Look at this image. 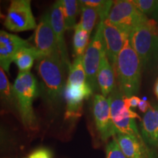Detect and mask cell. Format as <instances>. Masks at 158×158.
<instances>
[{"mask_svg":"<svg viewBox=\"0 0 158 158\" xmlns=\"http://www.w3.org/2000/svg\"><path fill=\"white\" fill-rule=\"evenodd\" d=\"M62 14L64 16L66 30L76 28V17L78 13L79 2L76 0H59Z\"/></svg>","mask_w":158,"mask_h":158,"instance_id":"obj_20","label":"cell"},{"mask_svg":"<svg viewBox=\"0 0 158 158\" xmlns=\"http://www.w3.org/2000/svg\"><path fill=\"white\" fill-rule=\"evenodd\" d=\"M83 56L77 57L70 64L68 69V84L73 86H84L88 84L83 64Z\"/></svg>","mask_w":158,"mask_h":158,"instance_id":"obj_21","label":"cell"},{"mask_svg":"<svg viewBox=\"0 0 158 158\" xmlns=\"http://www.w3.org/2000/svg\"><path fill=\"white\" fill-rule=\"evenodd\" d=\"M107 20L130 35L133 29L149 19L133 5L132 1L117 0L114 1Z\"/></svg>","mask_w":158,"mask_h":158,"instance_id":"obj_5","label":"cell"},{"mask_svg":"<svg viewBox=\"0 0 158 158\" xmlns=\"http://www.w3.org/2000/svg\"><path fill=\"white\" fill-rule=\"evenodd\" d=\"M90 34L81 28L78 23L76 26L73 35V56L79 57L84 56L85 51L87 48L89 41Z\"/></svg>","mask_w":158,"mask_h":158,"instance_id":"obj_22","label":"cell"},{"mask_svg":"<svg viewBox=\"0 0 158 158\" xmlns=\"http://www.w3.org/2000/svg\"><path fill=\"white\" fill-rule=\"evenodd\" d=\"M141 99L138 98L137 96L133 95L130 97V98H124V102L125 106H127V108H129L131 109V108H135L138 107V105H139L140 102H141Z\"/></svg>","mask_w":158,"mask_h":158,"instance_id":"obj_28","label":"cell"},{"mask_svg":"<svg viewBox=\"0 0 158 158\" xmlns=\"http://www.w3.org/2000/svg\"><path fill=\"white\" fill-rule=\"evenodd\" d=\"M52 152L48 148H38L34 150L25 158H52Z\"/></svg>","mask_w":158,"mask_h":158,"instance_id":"obj_27","label":"cell"},{"mask_svg":"<svg viewBox=\"0 0 158 158\" xmlns=\"http://www.w3.org/2000/svg\"><path fill=\"white\" fill-rule=\"evenodd\" d=\"M30 46L31 45L29 40L0 30V68L9 73L11 63L14 62L17 53L21 48Z\"/></svg>","mask_w":158,"mask_h":158,"instance_id":"obj_11","label":"cell"},{"mask_svg":"<svg viewBox=\"0 0 158 158\" xmlns=\"http://www.w3.org/2000/svg\"><path fill=\"white\" fill-rule=\"evenodd\" d=\"M141 62L132 48L128 38L116 59L114 69L117 75L119 90L124 98L135 95L141 86Z\"/></svg>","mask_w":158,"mask_h":158,"instance_id":"obj_1","label":"cell"},{"mask_svg":"<svg viewBox=\"0 0 158 158\" xmlns=\"http://www.w3.org/2000/svg\"><path fill=\"white\" fill-rule=\"evenodd\" d=\"M50 22L54 31L57 43L59 54L64 64L65 68L69 69L71 63L69 61V57L67 50L66 43L64 40V31L66 30L64 25V16L59 1H57L52 5L49 13Z\"/></svg>","mask_w":158,"mask_h":158,"instance_id":"obj_13","label":"cell"},{"mask_svg":"<svg viewBox=\"0 0 158 158\" xmlns=\"http://www.w3.org/2000/svg\"><path fill=\"white\" fill-rule=\"evenodd\" d=\"M5 18L4 16V15L2 13V11H1V1H0V19H2Z\"/></svg>","mask_w":158,"mask_h":158,"instance_id":"obj_31","label":"cell"},{"mask_svg":"<svg viewBox=\"0 0 158 158\" xmlns=\"http://www.w3.org/2000/svg\"><path fill=\"white\" fill-rule=\"evenodd\" d=\"M35 47L43 56L59 52L54 31L48 13H45L37 26L35 33Z\"/></svg>","mask_w":158,"mask_h":158,"instance_id":"obj_12","label":"cell"},{"mask_svg":"<svg viewBox=\"0 0 158 158\" xmlns=\"http://www.w3.org/2000/svg\"><path fill=\"white\" fill-rule=\"evenodd\" d=\"M98 84L102 95L106 98L115 89V74L114 68L110 64L107 56L104 55L100 62L97 76Z\"/></svg>","mask_w":158,"mask_h":158,"instance_id":"obj_17","label":"cell"},{"mask_svg":"<svg viewBox=\"0 0 158 158\" xmlns=\"http://www.w3.org/2000/svg\"><path fill=\"white\" fill-rule=\"evenodd\" d=\"M4 26L13 32L36 29L37 23L31 11L30 0H12Z\"/></svg>","mask_w":158,"mask_h":158,"instance_id":"obj_7","label":"cell"},{"mask_svg":"<svg viewBox=\"0 0 158 158\" xmlns=\"http://www.w3.org/2000/svg\"><path fill=\"white\" fill-rule=\"evenodd\" d=\"M79 5L81 8V21L80 23H78V25L80 26L81 28L91 34L92 29L95 26L97 19L98 16V13L92 7L81 5L80 4Z\"/></svg>","mask_w":158,"mask_h":158,"instance_id":"obj_24","label":"cell"},{"mask_svg":"<svg viewBox=\"0 0 158 158\" xmlns=\"http://www.w3.org/2000/svg\"><path fill=\"white\" fill-rule=\"evenodd\" d=\"M129 40L142 68L158 60V23L155 19H149L133 29Z\"/></svg>","mask_w":158,"mask_h":158,"instance_id":"obj_4","label":"cell"},{"mask_svg":"<svg viewBox=\"0 0 158 158\" xmlns=\"http://www.w3.org/2000/svg\"><path fill=\"white\" fill-rule=\"evenodd\" d=\"M15 146L16 141L14 136L0 124V155L9 152Z\"/></svg>","mask_w":158,"mask_h":158,"instance_id":"obj_25","label":"cell"},{"mask_svg":"<svg viewBox=\"0 0 158 158\" xmlns=\"http://www.w3.org/2000/svg\"><path fill=\"white\" fill-rule=\"evenodd\" d=\"M154 90H155V93L156 94V96H157V98H158V79L155 84V88H154Z\"/></svg>","mask_w":158,"mask_h":158,"instance_id":"obj_30","label":"cell"},{"mask_svg":"<svg viewBox=\"0 0 158 158\" xmlns=\"http://www.w3.org/2000/svg\"><path fill=\"white\" fill-rule=\"evenodd\" d=\"M106 158H126L115 137H113V139L106 146Z\"/></svg>","mask_w":158,"mask_h":158,"instance_id":"obj_26","label":"cell"},{"mask_svg":"<svg viewBox=\"0 0 158 158\" xmlns=\"http://www.w3.org/2000/svg\"><path fill=\"white\" fill-rule=\"evenodd\" d=\"M114 137L126 158H149L143 139L119 133Z\"/></svg>","mask_w":158,"mask_h":158,"instance_id":"obj_14","label":"cell"},{"mask_svg":"<svg viewBox=\"0 0 158 158\" xmlns=\"http://www.w3.org/2000/svg\"><path fill=\"white\" fill-rule=\"evenodd\" d=\"M102 23L106 56L114 68L118 54L126 40L129 38L130 35L114 25L108 20L102 21Z\"/></svg>","mask_w":158,"mask_h":158,"instance_id":"obj_10","label":"cell"},{"mask_svg":"<svg viewBox=\"0 0 158 158\" xmlns=\"http://www.w3.org/2000/svg\"><path fill=\"white\" fill-rule=\"evenodd\" d=\"M92 111L95 125L100 138L106 141L117 133L110 116V101L102 94H95L93 99Z\"/></svg>","mask_w":158,"mask_h":158,"instance_id":"obj_8","label":"cell"},{"mask_svg":"<svg viewBox=\"0 0 158 158\" xmlns=\"http://www.w3.org/2000/svg\"><path fill=\"white\" fill-rule=\"evenodd\" d=\"M65 68L59 52L43 56L37 61L36 69L43 84L45 92L51 102L56 103L64 89Z\"/></svg>","mask_w":158,"mask_h":158,"instance_id":"obj_3","label":"cell"},{"mask_svg":"<svg viewBox=\"0 0 158 158\" xmlns=\"http://www.w3.org/2000/svg\"><path fill=\"white\" fill-rule=\"evenodd\" d=\"M13 86L23 125L27 130H37V119L33 109V101L40 93L37 78L30 72H19Z\"/></svg>","mask_w":158,"mask_h":158,"instance_id":"obj_2","label":"cell"},{"mask_svg":"<svg viewBox=\"0 0 158 158\" xmlns=\"http://www.w3.org/2000/svg\"><path fill=\"white\" fill-rule=\"evenodd\" d=\"M106 48L102 35V23L100 21L98 26L95 34L83 56V64L86 76V80L92 90L98 89L97 76L102 56L106 55Z\"/></svg>","mask_w":158,"mask_h":158,"instance_id":"obj_6","label":"cell"},{"mask_svg":"<svg viewBox=\"0 0 158 158\" xmlns=\"http://www.w3.org/2000/svg\"><path fill=\"white\" fill-rule=\"evenodd\" d=\"M0 104L3 108L13 113H19V108L13 91V86L2 68H0Z\"/></svg>","mask_w":158,"mask_h":158,"instance_id":"obj_18","label":"cell"},{"mask_svg":"<svg viewBox=\"0 0 158 158\" xmlns=\"http://www.w3.org/2000/svg\"><path fill=\"white\" fill-rule=\"evenodd\" d=\"M124 97L120 90L114 89L109 95L108 100L110 101V116L114 124L123 121L126 118H138L141 121L138 114L125 106L124 102Z\"/></svg>","mask_w":158,"mask_h":158,"instance_id":"obj_16","label":"cell"},{"mask_svg":"<svg viewBox=\"0 0 158 158\" xmlns=\"http://www.w3.org/2000/svg\"><path fill=\"white\" fill-rule=\"evenodd\" d=\"M78 2L80 5L88 6L95 10L100 16V21L107 20L114 3V1L108 0H81Z\"/></svg>","mask_w":158,"mask_h":158,"instance_id":"obj_23","label":"cell"},{"mask_svg":"<svg viewBox=\"0 0 158 158\" xmlns=\"http://www.w3.org/2000/svg\"><path fill=\"white\" fill-rule=\"evenodd\" d=\"M93 94L89 84L84 86H73L66 83L64 89V98L67 102L65 119H75L81 116L83 101Z\"/></svg>","mask_w":158,"mask_h":158,"instance_id":"obj_9","label":"cell"},{"mask_svg":"<svg viewBox=\"0 0 158 158\" xmlns=\"http://www.w3.org/2000/svg\"><path fill=\"white\" fill-rule=\"evenodd\" d=\"M138 109L140 110V111H141V113L145 114L148 110L150 109V108L152 107V105L150 104V102L148 101L147 98H146V97H144L143 100H141V102H140V103L138 105Z\"/></svg>","mask_w":158,"mask_h":158,"instance_id":"obj_29","label":"cell"},{"mask_svg":"<svg viewBox=\"0 0 158 158\" xmlns=\"http://www.w3.org/2000/svg\"><path fill=\"white\" fill-rule=\"evenodd\" d=\"M43 57L36 47H26L20 50L15 55L14 62L17 65L20 73L30 72L35 61Z\"/></svg>","mask_w":158,"mask_h":158,"instance_id":"obj_19","label":"cell"},{"mask_svg":"<svg viewBox=\"0 0 158 158\" xmlns=\"http://www.w3.org/2000/svg\"><path fill=\"white\" fill-rule=\"evenodd\" d=\"M141 127L143 139L152 147L158 148V105L144 114Z\"/></svg>","mask_w":158,"mask_h":158,"instance_id":"obj_15","label":"cell"}]
</instances>
